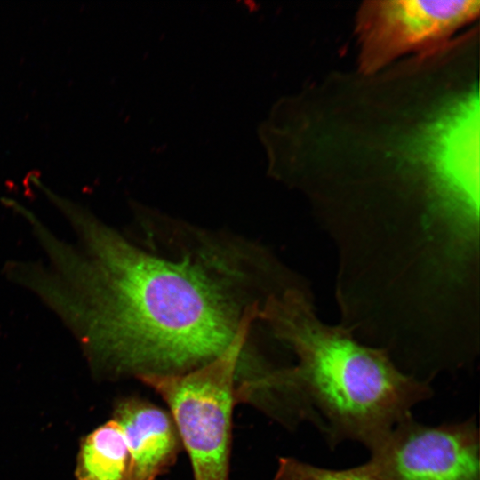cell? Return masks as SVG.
Instances as JSON below:
<instances>
[{"label":"cell","mask_w":480,"mask_h":480,"mask_svg":"<svg viewBox=\"0 0 480 480\" xmlns=\"http://www.w3.org/2000/svg\"><path fill=\"white\" fill-rule=\"evenodd\" d=\"M74 242L45 233L27 287L116 375H179L222 355L259 319L266 260L252 244L181 227L137 244L87 209L58 205Z\"/></svg>","instance_id":"6da1fadb"},{"label":"cell","mask_w":480,"mask_h":480,"mask_svg":"<svg viewBox=\"0 0 480 480\" xmlns=\"http://www.w3.org/2000/svg\"><path fill=\"white\" fill-rule=\"evenodd\" d=\"M259 319L294 352L297 364L286 368L289 380L332 444L352 440L369 450L432 395L426 382L400 371L385 351L322 324L298 291L271 294Z\"/></svg>","instance_id":"7a4b0ae2"},{"label":"cell","mask_w":480,"mask_h":480,"mask_svg":"<svg viewBox=\"0 0 480 480\" xmlns=\"http://www.w3.org/2000/svg\"><path fill=\"white\" fill-rule=\"evenodd\" d=\"M250 328L219 357L179 375L140 380L164 401L189 457L194 480H229L232 414Z\"/></svg>","instance_id":"3957f363"},{"label":"cell","mask_w":480,"mask_h":480,"mask_svg":"<svg viewBox=\"0 0 480 480\" xmlns=\"http://www.w3.org/2000/svg\"><path fill=\"white\" fill-rule=\"evenodd\" d=\"M478 0H372L357 12L359 70L371 75L397 57L435 50L477 17Z\"/></svg>","instance_id":"277c9868"},{"label":"cell","mask_w":480,"mask_h":480,"mask_svg":"<svg viewBox=\"0 0 480 480\" xmlns=\"http://www.w3.org/2000/svg\"><path fill=\"white\" fill-rule=\"evenodd\" d=\"M479 431L474 419L425 425L412 415L369 449L390 480H480Z\"/></svg>","instance_id":"5b68a950"},{"label":"cell","mask_w":480,"mask_h":480,"mask_svg":"<svg viewBox=\"0 0 480 480\" xmlns=\"http://www.w3.org/2000/svg\"><path fill=\"white\" fill-rule=\"evenodd\" d=\"M132 456V480H156L176 461L182 444L169 413L138 397L118 402L114 418Z\"/></svg>","instance_id":"8992f818"},{"label":"cell","mask_w":480,"mask_h":480,"mask_svg":"<svg viewBox=\"0 0 480 480\" xmlns=\"http://www.w3.org/2000/svg\"><path fill=\"white\" fill-rule=\"evenodd\" d=\"M132 468L124 434L115 419L83 440L76 471L77 480H132Z\"/></svg>","instance_id":"52a82bcc"},{"label":"cell","mask_w":480,"mask_h":480,"mask_svg":"<svg viewBox=\"0 0 480 480\" xmlns=\"http://www.w3.org/2000/svg\"><path fill=\"white\" fill-rule=\"evenodd\" d=\"M273 480H390L370 461L345 469L315 466L293 457H280Z\"/></svg>","instance_id":"ba28073f"}]
</instances>
